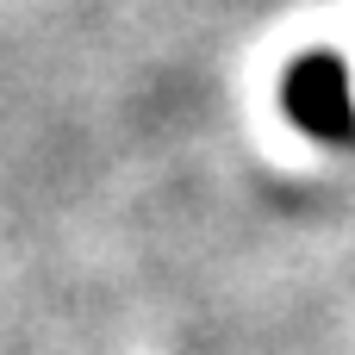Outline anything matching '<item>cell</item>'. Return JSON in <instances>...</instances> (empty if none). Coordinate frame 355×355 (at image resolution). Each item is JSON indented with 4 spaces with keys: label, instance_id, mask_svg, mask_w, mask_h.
Masks as SVG:
<instances>
[{
    "label": "cell",
    "instance_id": "obj_1",
    "mask_svg": "<svg viewBox=\"0 0 355 355\" xmlns=\"http://www.w3.org/2000/svg\"><path fill=\"white\" fill-rule=\"evenodd\" d=\"M281 112L318 137V144H343L355 137V87H349V62L331 50H306L287 62L281 75Z\"/></svg>",
    "mask_w": 355,
    "mask_h": 355
}]
</instances>
